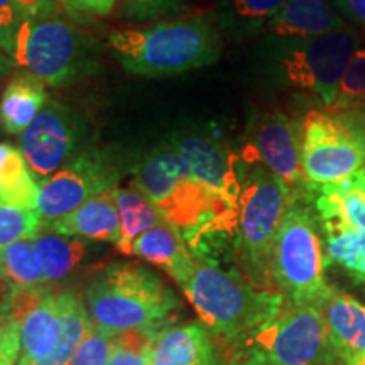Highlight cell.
Wrapping results in <instances>:
<instances>
[{"label": "cell", "instance_id": "5bb4252c", "mask_svg": "<svg viewBox=\"0 0 365 365\" xmlns=\"http://www.w3.org/2000/svg\"><path fill=\"white\" fill-rule=\"evenodd\" d=\"M170 144L186 163L191 176L218 198L239 210L242 181L239 173L240 158L227 145L195 132H180Z\"/></svg>", "mask_w": 365, "mask_h": 365}, {"label": "cell", "instance_id": "ffe728a7", "mask_svg": "<svg viewBox=\"0 0 365 365\" xmlns=\"http://www.w3.org/2000/svg\"><path fill=\"white\" fill-rule=\"evenodd\" d=\"M132 255L161 267L180 286L191 276L196 264V255L185 244L181 232L166 222L144 232L132 245Z\"/></svg>", "mask_w": 365, "mask_h": 365}, {"label": "cell", "instance_id": "8fae6325", "mask_svg": "<svg viewBox=\"0 0 365 365\" xmlns=\"http://www.w3.org/2000/svg\"><path fill=\"white\" fill-rule=\"evenodd\" d=\"M122 176L110 150L88 148L39 185L36 212L43 223L70 215L86 200L117 188Z\"/></svg>", "mask_w": 365, "mask_h": 365}, {"label": "cell", "instance_id": "74e56055", "mask_svg": "<svg viewBox=\"0 0 365 365\" xmlns=\"http://www.w3.org/2000/svg\"><path fill=\"white\" fill-rule=\"evenodd\" d=\"M330 4L339 9L340 16L346 17L354 27L365 29V0H330Z\"/></svg>", "mask_w": 365, "mask_h": 365}, {"label": "cell", "instance_id": "9a60e30c", "mask_svg": "<svg viewBox=\"0 0 365 365\" xmlns=\"http://www.w3.org/2000/svg\"><path fill=\"white\" fill-rule=\"evenodd\" d=\"M325 234L365 230V170L340 182L308 191Z\"/></svg>", "mask_w": 365, "mask_h": 365}, {"label": "cell", "instance_id": "ac0fdd59", "mask_svg": "<svg viewBox=\"0 0 365 365\" xmlns=\"http://www.w3.org/2000/svg\"><path fill=\"white\" fill-rule=\"evenodd\" d=\"M19 365L38 364L56 349L61 335L58 294L44 289L41 298L22 314L19 322Z\"/></svg>", "mask_w": 365, "mask_h": 365}, {"label": "cell", "instance_id": "cb8c5ba5", "mask_svg": "<svg viewBox=\"0 0 365 365\" xmlns=\"http://www.w3.org/2000/svg\"><path fill=\"white\" fill-rule=\"evenodd\" d=\"M39 182L31 173L21 148L0 143V203L36 210Z\"/></svg>", "mask_w": 365, "mask_h": 365}, {"label": "cell", "instance_id": "4dcf8cb0", "mask_svg": "<svg viewBox=\"0 0 365 365\" xmlns=\"http://www.w3.org/2000/svg\"><path fill=\"white\" fill-rule=\"evenodd\" d=\"M365 100V49H359L341 76L335 100L328 110L341 112L357 108Z\"/></svg>", "mask_w": 365, "mask_h": 365}, {"label": "cell", "instance_id": "52a82bcc", "mask_svg": "<svg viewBox=\"0 0 365 365\" xmlns=\"http://www.w3.org/2000/svg\"><path fill=\"white\" fill-rule=\"evenodd\" d=\"M301 163L308 191L365 170V110H309L301 122Z\"/></svg>", "mask_w": 365, "mask_h": 365}, {"label": "cell", "instance_id": "9c48e42d", "mask_svg": "<svg viewBox=\"0 0 365 365\" xmlns=\"http://www.w3.org/2000/svg\"><path fill=\"white\" fill-rule=\"evenodd\" d=\"M360 43L362 34L350 24L319 38L296 41L279 63L281 78L296 90L317 95L330 108L341 76L360 49Z\"/></svg>", "mask_w": 365, "mask_h": 365}, {"label": "cell", "instance_id": "4316f807", "mask_svg": "<svg viewBox=\"0 0 365 365\" xmlns=\"http://www.w3.org/2000/svg\"><path fill=\"white\" fill-rule=\"evenodd\" d=\"M115 202L120 217V240L117 249L122 254L132 255V245L144 232L163 223V217L159 215L158 208L150 203V200L143 191L137 190L134 185L129 188H117Z\"/></svg>", "mask_w": 365, "mask_h": 365}, {"label": "cell", "instance_id": "8992f818", "mask_svg": "<svg viewBox=\"0 0 365 365\" xmlns=\"http://www.w3.org/2000/svg\"><path fill=\"white\" fill-rule=\"evenodd\" d=\"M293 202L294 196L284 182L257 164L242 185L235 230L237 250L250 282L261 289H272L274 244Z\"/></svg>", "mask_w": 365, "mask_h": 365}, {"label": "cell", "instance_id": "484cf974", "mask_svg": "<svg viewBox=\"0 0 365 365\" xmlns=\"http://www.w3.org/2000/svg\"><path fill=\"white\" fill-rule=\"evenodd\" d=\"M58 298L61 319L59 341L49 357L33 365H70L88 333L93 330V323L83 301L71 293H59Z\"/></svg>", "mask_w": 365, "mask_h": 365}, {"label": "cell", "instance_id": "ba28073f", "mask_svg": "<svg viewBox=\"0 0 365 365\" xmlns=\"http://www.w3.org/2000/svg\"><path fill=\"white\" fill-rule=\"evenodd\" d=\"M318 217L294 200L287 208L272 252V281L291 304L318 307L330 291Z\"/></svg>", "mask_w": 365, "mask_h": 365}, {"label": "cell", "instance_id": "4fadbf2b", "mask_svg": "<svg viewBox=\"0 0 365 365\" xmlns=\"http://www.w3.org/2000/svg\"><path fill=\"white\" fill-rule=\"evenodd\" d=\"M86 125L68 105L48 100L34 122L21 134V150L36 181L43 182L83 153Z\"/></svg>", "mask_w": 365, "mask_h": 365}, {"label": "cell", "instance_id": "60d3db41", "mask_svg": "<svg viewBox=\"0 0 365 365\" xmlns=\"http://www.w3.org/2000/svg\"><path fill=\"white\" fill-rule=\"evenodd\" d=\"M345 365H365V350H364L362 354L355 355V357L346 360Z\"/></svg>", "mask_w": 365, "mask_h": 365}, {"label": "cell", "instance_id": "d6986e66", "mask_svg": "<svg viewBox=\"0 0 365 365\" xmlns=\"http://www.w3.org/2000/svg\"><path fill=\"white\" fill-rule=\"evenodd\" d=\"M115 190V188H113ZM113 190L93 196L71 212L70 215L59 218L51 223H43L49 230L58 234L81 237V239L112 242L120 240V217Z\"/></svg>", "mask_w": 365, "mask_h": 365}, {"label": "cell", "instance_id": "83f0119b", "mask_svg": "<svg viewBox=\"0 0 365 365\" xmlns=\"http://www.w3.org/2000/svg\"><path fill=\"white\" fill-rule=\"evenodd\" d=\"M0 276L14 287H41L46 284L34 254L33 239L14 242L0 252Z\"/></svg>", "mask_w": 365, "mask_h": 365}, {"label": "cell", "instance_id": "f35d334b", "mask_svg": "<svg viewBox=\"0 0 365 365\" xmlns=\"http://www.w3.org/2000/svg\"><path fill=\"white\" fill-rule=\"evenodd\" d=\"M230 365H279L272 362L271 359H267L266 355H262L257 350L250 349V346H245L244 350L237 352L232 359Z\"/></svg>", "mask_w": 365, "mask_h": 365}, {"label": "cell", "instance_id": "8d00e7d4", "mask_svg": "<svg viewBox=\"0 0 365 365\" xmlns=\"http://www.w3.org/2000/svg\"><path fill=\"white\" fill-rule=\"evenodd\" d=\"M73 19H88V17L108 16L115 9L118 0H58Z\"/></svg>", "mask_w": 365, "mask_h": 365}, {"label": "cell", "instance_id": "5b68a950", "mask_svg": "<svg viewBox=\"0 0 365 365\" xmlns=\"http://www.w3.org/2000/svg\"><path fill=\"white\" fill-rule=\"evenodd\" d=\"M178 304L166 282L140 264H110L86 289V309L93 328L112 336L154 330Z\"/></svg>", "mask_w": 365, "mask_h": 365}, {"label": "cell", "instance_id": "e575fe53", "mask_svg": "<svg viewBox=\"0 0 365 365\" xmlns=\"http://www.w3.org/2000/svg\"><path fill=\"white\" fill-rule=\"evenodd\" d=\"M113 339L115 336L93 328L81 344L78 352L75 354L70 365H108Z\"/></svg>", "mask_w": 365, "mask_h": 365}, {"label": "cell", "instance_id": "f1b7e54d", "mask_svg": "<svg viewBox=\"0 0 365 365\" xmlns=\"http://www.w3.org/2000/svg\"><path fill=\"white\" fill-rule=\"evenodd\" d=\"M327 266L339 264L357 279L365 277V230H341L327 234Z\"/></svg>", "mask_w": 365, "mask_h": 365}, {"label": "cell", "instance_id": "ee69618b", "mask_svg": "<svg viewBox=\"0 0 365 365\" xmlns=\"http://www.w3.org/2000/svg\"><path fill=\"white\" fill-rule=\"evenodd\" d=\"M215 365H218V364H215Z\"/></svg>", "mask_w": 365, "mask_h": 365}, {"label": "cell", "instance_id": "e0dca14e", "mask_svg": "<svg viewBox=\"0 0 365 365\" xmlns=\"http://www.w3.org/2000/svg\"><path fill=\"white\" fill-rule=\"evenodd\" d=\"M345 26L344 17L333 11L330 0H287L266 29L276 38L307 41Z\"/></svg>", "mask_w": 365, "mask_h": 365}, {"label": "cell", "instance_id": "7402d4cb", "mask_svg": "<svg viewBox=\"0 0 365 365\" xmlns=\"http://www.w3.org/2000/svg\"><path fill=\"white\" fill-rule=\"evenodd\" d=\"M44 105V81L27 71L16 73L0 97V125L7 134L21 135Z\"/></svg>", "mask_w": 365, "mask_h": 365}, {"label": "cell", "instance_id": "277c9868", "mask_svg": "<svg viewBox=\"0 0 365 365\" xmlns=\"http://www.w3.org/2000/svg\"><path fill=\"white\" fill-rule=\"evenodd\" d=\"M181 287L203 325L228 341L245 344L284 308L279 291L261 289L203 255H196L193 272Z\"/></svg>", "mask_w": 365, "mask_h": 365}, {"label": "cell", "instance_id": "603a6c76", "mask_svg": "<svg viewBox=\"0 0 365 365\" xmlns=\"http://www.w3.org/2000/svg\"><path fill=\"white\" fill-rule=\"evenodd\" d=\"M287 0H220L217 27L228 38L242 39L261 33Z\"/></svg>", "mask_w": 365, "mask_h": 365}, {"label": "cell", "instance_id": "3957f363", "mask_svg": "<svg viewBox=\"0 0 365 365\" xmlns=\"http://www.w3.org/2000/svg\"><path fill=\"white\" fill-rule=\"evenodd\" d=\"M12 58L22 71L51 86L86 78L98 65L97 44L58 0H38L26 12Z\"/></svg>", "mask_w": 365, "mask_h": 365}, {"label": "cell", "instance_id": "d4e9b609", "mask_svg": "<svg viewBox=\"0 0 365 365\" xmlns=\"http://www.w3.org/2000/svg\"><path fill=\"white\" fill-rule=\"evenodd\" d=\"M34 254L46 282H54L71 274L83 261L86 247L78 237L41 230L33 239Z\"/></svg>", "mask_w": 365, "mask_h": 365}, {"label": "cell", "instance_id": "7bdbcfd3", "mask_svg": "<svg viewBox=\"0 0 365 365\" xmlns=\"http://www.w3.org/2000/svg\"><path fill=\"white\" fill-rule=\"evenodd\" d=\"M364 281H365V277H364Z\"/></svg>", "mask_w": 365, "mask_h": 365}, {"label": "cell", "instance_id": "836d02e7", "mask_svg": "<svg viewBox=\"0 0 365 365\" xmlns=\"http://www.w3.org/2000/svg\"><path fill=\"white\" fill-rule=\"evenodd\" d=\"M38 0H0V46L6 51L14 54L17 29H19L26 12Z\"/></svg>", "mask_w": 365, "mask_h": 365}, {"label": "cell", "instance_id": "f546056e", "mask_svg": "<svg viewBox=\"0 0 365 365\" xmlns=\"http://www.w3.org/2000/svg\"><path fill=\"white\" fill-rule=\"evenodd\" d=\"M43 227L36 210L16 208L0 203V252L17 240L34 239Z\"/></svg>", "mask_w": 365, "mask_h": 365}, {"label": "cell", "instance_id": "6da1fadb", "mask_svg": "<svg viewBox=\"0 0 365 365\" xmlns=\"http://www.w3.org/2000/svg\"><path fill=\"white\" fill-rule=\"evenodd\" d=\"M132 185L190 245L217 234H235L239 210L200 185L171 144L150 150L134 170Z\"/></svg>", "mask_w": 365, "mask_h": 365}, {"label": "cell", "instance_id": "30bf717a", "mask_svg": "<svg viewBox=\"0 0 365 365\" xmlns=\"http://www.w3.org/2000/svg\"><path fill=\"white\" fill-rule=\"evenodd\" d=\"M244 345L279 365H336L340 360L331 350L322 309L314 304L287 303Z\"/></svg>", "mask_w": 365, "mask_h": 365}, {"label": "cell", "instance_id": "2e32d148", "mask_svg": "<svg viewBox=\"0 0 365 365\" xmlns=\"http://www.w3.org/2000/svg\"><path fill=\"white\" fill-rule=\"evenodd\" d=\"M327 323L328 340L344 364L365 350V307L352 296L331 289L318 304Z\"/></svg>", "mask_w": 365, "mask_h": 365}, {"label": "cell", "instance_id": "7c38bea8", "mask_svg": "<svg viewBox=\"0 0 365 365\" xmlns=\"http://www.w3.org/2000/svg\"><path fill=\"white\" fill-rule=\"evenodd\" d=\"M240 159L271 171L284 182L294 200L307 195L301 163V124L282 110L259 112L250 118Z\"/></svg>", "mask_w": 365, "mask_h": 365}, {"label": "cell", "instance_id": "d590c367", "mask_svg": "<svg viewBox=\"0 0 365 365\" xmlns=\"http://www.w3.org/2000/svg\"><path fill=\"white\" fill-rule=\"evenodd\" d=\"M19 325L11 318L0 322V365H19Z\"/></svg>", "mask_w": 365, "mask_h": 365}, {"label": "cell", "instance_id": "b9f144b4", "mask_svg": "<svg viewBox=\"0 0 365 365\" xmlns=\"http://www.w3.org/2000/svg\"><path fill=\"white\" fill-rule=\"evenodd\" d=\"M357 108H360V110H365V100H364V102L362 103H360L359 105V107ZM352 110H354V108H352Z\"/></svg>", "mask_w": 365, "mask_h": 365}, {"label": "cell", "instance_id": "1f68e13d", "mask_svg": "<svg viewBox=\"0 0 365 365\" xmlns=\"http://www.w3.org/2000/svg\"><path fill=\"white\" fill-rule=\"evenodd\" d=\"M156 330L129 331L117 335L108 365H150V345Z\"/></svg>", "mask_w": 365, "mask_h": 365}, {"label": "cell", "instance_id": "44dd1931", "mask_svg": "<svg viewBox=\"0 0 365 365\" xmlns=\"http://www.w3.org/2000/svg\"><path fill=\"white\" fill-rule=\"evenodd\" d=\"M212 341L202 325H180L156 331L150 365H215Z\"/></svg>", "mask_w": 365, "mask_h": 365}, {"label": "cell", "instance_id": "ab89813d", "mask_svg": "<svg viewBox=\"0 0 365 365\" xmlns=\"http://www.w3.org/2000/svg\"><path fill=\"white\" fill-rule=\"evenodd\" d=\"M14 66H16L14 58L2 48V46H0V80L6 78L9 73L14 70Z\"/></svg>", "mask_w": 365, "mask_h": 365}, {"label": "cell", "instance_id": "d6a6232c", "mask_svg": "<svg viewBox=\"0 0 365 365\" xmlns=\"http://www.w3.org/2000/svg\"><path fill=\"white\" fill-rule=\"evenodd\" d=\"M118 14L132 22H154L181 16L186 0H118Z\"/></svg>", "mask_w": 365, "mask_h": 365}, {"label": "cell", "instance_id": "7a4b0ae2", "mask_svg": "<svg viewBox=\"0 0 365 365\" xmlns=\"http://www.w3.org/2000/svg\"><path fill=\"white\" fill-rule=\"evenodd\" d=\"M108 46L125 71L149 78L210 66L222 54L218 27L207 16L112 31Z\"/></svg>", "mask_w": 365, "mask_h": 365}]
</instances>
